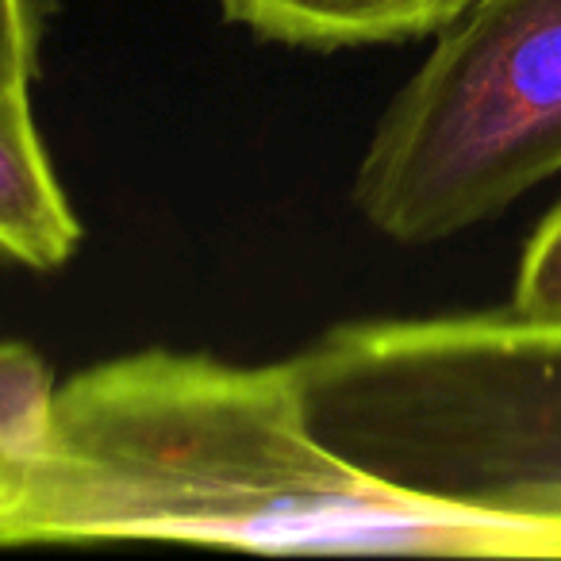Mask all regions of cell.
I'll return each mask as SVG.
<instances>
[{
    "label": "cell",
    "instance_id": "277c9868",
    "mask_svg": "<svg viewBox=\"0 0 561 561\" xmlns=\"http://www.w3.org/2000/svg\"><path fill=\"white\" fill-rule=\"evenodd\" d=\"M78 242L81 224L50 170L32 104L0 96V262L58 270Z\"/></svg>",
    "mask_w": 561,
    "mask_h": 561
},
{
    "label": "cell",
    "instance_id": "8992f818",
    "mask_svg": "<svg viewBox=\"0 0 561 561\" xmlns=\"http://www.w3.org/2000/svg\"><path fill=\"white\" fill-rule=\"evenodd\" d=\"M512 308L535 320H561V201L527 239L515 273Z\"/></svg>",
    "mask_w": 561,
    "mask_h": 561
},
{
    "label": "cell",
    "instance_id": "52a82bcc",
    "mask_svg": "<svg viewBox=\"0 0 561 561\" xmlns=\"http://www.w3.org/2000/svg\"><path fill=\"white\" fill-rule=\"evenodd\" d=\"M50 389V369L32 346L0 343V446L20 438L39 420Z\"/></svg>",
    "mask_w": 561,
    "mask_h": 561
},
{
    "label": "cell",
    "instance_id": "ba28073f",
    "mask_svg": "<svg viewBox=\"0 0 561 561\" xmlns=\"http://www.w3.org/2000/svg\"><path fill=\"white\" fill-rule=\"evenodd\" d=\"M35 9L32 0H0V96L32 104L35 81Z\"/></svg>",
    "mask_w": 561,
    "mask_h": 561
},
{
    "label": "cell",
    "instance_id": "3957f363",
    "mask_svg": "<svg viewBox=\"0 0 561 561\" xmlns=\"http://www.w3.org/2000/svg\"><path fill=\"white\" fill-rule=\"evenodd\" d=\"M435 35L354 181L362 216L412 247L561 173V0H466Z\"/></svg>",
    "mask_w": 561,
    "mask_h": 561
},
{
    "label": "cell",
    "instance_id": "6da1fadb",
    "mask_svg": "<svg viewBox=\"0 0 561 561\" xmlns=\"http://www.w3.org/2000/svg\"><path fill=\"white\" fill-rule=\"evenodd\" d=\"M185 542L250 553L561 558V535L389 489L335 454L289 362L139 351L55 385L0 446V550Z\"/></svg>",
    "mask_w": 561,
    "mask_h": 561
},
{
    "label": "cell",
    "instance_id": "7a4b0ae2",
    "mask_svg": "<svg viewBox=\"0 0 561 561\" xmlns=\"http://www.w3.org/2000/svg\"><path fill=\"white\" fill-rule=\"evenodd\" d=\"M289 366L308 427L362 473L561 535V320L343 323Z\"/></svg>",
    "mask_w": 561,
    "mask_h": 561
},
{
    "label": "cell",
    "instance_id": "5b68a950",
    "mask_svg": "<svg viewBox=\"0 0 561 561\" xmlns=\"http://www.w3.org/2000/svg\"><path fill=\"white\" fill-rule=\"evenodd\" d=\"M466 0H219L227 20L289 47H369L438 32Z\"/></svg>",
    "mask_w": 561,
    "mask_h": 561
}]
</instances>
